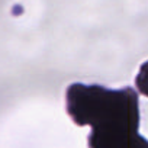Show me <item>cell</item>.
Wrapping results in <instances>:
<instances>
[{
  "instance_id": "7a4b0ae2",
  "label": "cell",
  "mask_w": 148,
  "mask_h": 148,
  "mask_svg": "<svg viewBox=\"0 0 148 148\" xmlns=\"http://www.w3.org/2000/svg\"><path fill=\"white\" fill-rule=\"evenodd\" d=\"M135 86L139 90V93H142L144 96H148V61L141 65L135 79Z\"/></svg>"
},
{
  "instance_id": "6da1fadb",
  "label": "cell",
  "mask_w": 148,
  "mask_h": 148,
  "mask_svg": "<svg viewBox=\"0 0 148 148\" xmlns=\"http://www.w3.org/2000/svg\"><path fill=\"white\" fill-rule=\"evenodd\" d=\"M65 109L74 123L92 126L89 148H148L138 134L139 105L131 87L73 83L65 92Z\"/></svg>"
}]
</instances>
